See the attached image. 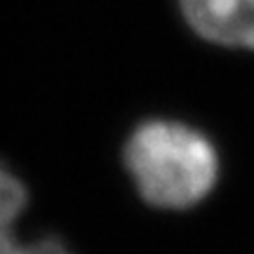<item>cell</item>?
I'll return each instance as SVG.
<instances>
[{
    "instance_id": "6da1fadb",
    "label": "cell",
    "mask_w": 254,
    "mask_h": 254,
    "mask_svg": "<svg viewBox=\"0 0 254 254\" xmlns=\"http://www.w3.org/2000/svg\"><path fill=\"white\" fill-rule=\"evenodd\" d=\"M123 158L139 195L163 209L198 205L219 177L212 141L177 120L141 123L127 139Z\"/></svg>"
},
{
    "instance_id": "7a4b0ae2",
    "label": "cell",
    "mask_w": 254,
    "mask_h": 254,
    "mask_svg": "<svg viewBox=\"0 0 254 254\" xmlns=\"http://www.w3.org/2000/svg\"><path fill=\"white\" fill-rule=\"evenodd\" d=\"M193 31L228 47H254V0H179Z\"/></svg>"
},
{
    "instance_id": "3957f363",
    "label": "cell",
    "mask_w": 254,
    "mask_h": 254,
    "mask_svg": "<svg viewBox=\"0 0 254 254\" xmlns=\"http://www.w3.org/2000/svg\"><path fill=\"white\" fill-rule=\"evenodd\" d=\"M28 202L26 184L0 160V254H24L28 243L14 236V224Z\"/></svg>"
}]
</instances>
